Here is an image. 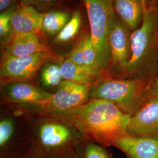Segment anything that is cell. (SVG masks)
Masks as SVG:
<instances>
[{
    "mask_svg": "<svg viewBox=\"0 0 158 158\" xmlns=\"http://www.w3.org/2000/svg\"><path fill=\"white\" fill-rule=\"evenodd\" d=\"M63 113L87 139L102 147L113 146L118 138L127 134L131 119L115 104L101 99H92Z\"/></svg>",
    "mask_w": 158,
    "mask_h": 158,
    "instance_id": "obj_1",
    "label": "cell"
},
{
    "mask_svg": "<svg viewBox=\"0 0 158 158\" xmlns=\"http://www.w3.org/2000/svg\"><path fill=\"white\" fill-rule=\"evenodd\" d=\"M141 25L131 35L127 78L152 81L158 74V1L143 0Z\"/></svg>",
    "mask_w": 158,
    "mask_h": 158,
    "instance_id": "obj_2",
    "label": "cell"
},
{
    "mask_svg": "<svg viewBox=\"0 0 158 158\" xmlns=\"http://www.w3.org/2000/svg\"><path fill=\"white\" fill-rule=\"evenodd\" d=\"M152 81L106 76L92 87L90 97L112 102L131 117L150 94Z\"/></svg>",
    "mask_w": 158,
    "mask_h": 158,
    "instance_id": "obj_3",
    "label": "cell"
},
{
    "mask_svg": "<svg viewBox=\"0 0 158 158\" xmlns=\"http://www.w3.org/2000/svg\"><path fill=\"white\" fill-rule=\"evenodd\" d=\"M83 1L90 24V35L93 44L108 69L110 60L108 35L115 14L113 0Z\"/></svg>",
    "mask_w": 158,
    "mask_h": 158,
    "instance_id": "obj_4",
    "label": "cell"
},
{
    "mask_svg": "<svg viewBox=\"0 0 158 158\" xmlns=\"http://www.w3.org/2000/svg\"><path fill=\"white\" fill-rule=\"evenodd\" d=\"M63 60L61 57L53 51L40 52L27 56L16 57L6 50L1 61V84L15 81L25 82L34 78L38 71L46 63Z\"/></svg>",
    "mask_w": 158,
    "mask_h": 158,
    "instance_id": "obj_5",
    "label": "cell"
},
{
    "mask_svg": "<svg viewBox=\"0 0 158 158\" xmlns=\"http://www.w3.org/2000/svg\"><path fill=\"white\" fill-rule=\"evenodd\" d=\"M132 32L115 12L108 35L110 60L107 73L109 76L127 78Z\"/></svg>",
    "mask_w": 158,
    "mask_h": 158,
    "instance_id": "obj_6",
    "label": "cell"
},
{
    "mask_svg": "<svg viewBox=\"0 0 158 158\" xmlns=\"http://www.w3.org/2000/svg\"><path fill=\"white\" fill-rule=\"evenodd\" d=\"M85 141V136L83 134L73 132L63 124L49 122L40 126L38 138L31 145L41 156L68 148H75Z\"/></svg>",
    "mask_w": 158,
    "mask_h": 158,
    "instance_id": "obj_7",
    "label": "cell"
},
{
    "mask_svg": "<svg viewBox=\"0 0 158 158\" xmlns=\"http://www.w3.org/2000/svg\"><path fill=\"white\" fill-rule=\"evenodd\" d=\"M90 91L89 87L63 80L58 91L42 106L48 111L63 113L69 111L86 103Z\"/></svg>",
    "mask_w": 158,
    "mask_h": 158,
    "instance_id": "obj_8",
    "label": "cell"
},
{
    "mask_svg": "<svg viewBox=\"0 0 158 158\" xmlns=\"http://www.w3.org/2000/svg\"><path fill=\"white\" fill-rule=\"evenodd\" d=\"M127 133L135 136H158V96L150 93L131 117Z\"/></svg>",
    "mask_w": 158,
    "mask_h": 158,
    "instance_id": "obj_9",
    "label": "cell"
},
{
    "mask_svg": "<svg viewBox=\"0 0 158 158\" xmlns=\"http://www.w3.org/2000/svg\"><path fill=\"white\" fill-rule=\"evenodd\" d=\"M128 158H158V136H135L126 134L114 142Z\"/></svg>",
    "mask_w": 158,
    "mask_h": 158,
    "instance_id": "obj_10",
    "label": "cell"
},
{
    "mask_svg": "<svg viewBox=\"0 0 158 158\" xmlns=\"http://www.w3.org/2000/svg\"><path fill=\"white\" fill-rule=\"evenodd\" d=\"M60 72L64 80L84 85L90 88L102 78L108 76L107 72L96 68L77 64L68 58L63 59L60 64Z\"/></svg>",
    "mask_w": 158,
    "mask_h": 158,
    "instance_id": "obj_11",
    "label": "cell"
},
{
    "mask_svg": "<svg viewBox=\"0 0 158 158\" xmlns=\"http://www.w3.org/2000/svg\"><path fill=\"white\" fill-rule=\"evenodd\" d=\"M44 15L32 6H17L12 17V38L18 34L41 32Z\"/></svg>",
    "mask_w": 158,
    "mask_h": 158,
    "instance_id": "obj_12",
    "label": "cell"
},
{
    "mask_svg": "<svg viewBox=\"0 0 158 158\" xmlns=\"http://www.w3.org/2000/svg\"><path fill=\"white\" fill-rule=\"evenodd\" d=\"M66 58L77 64L99 69L107 72V67L93 45L90 34L80 40Z\"/></svg>",
    "mask_w": 158,
    "mask_h": 158,
    "instance_id": "obj_13",
    "label": "cell"
},
{
    "mask_svg": "<svg viewBox=\"0 0 158 158\" xmlns=\"http://www.w3.org/2000/svg\"><path fill=\"white\" fill-rule=\"evenodd\" d=\"M10 83L6 90V96L12 102L42 106L48 102L53 95L25 81Z\"/></svg>",
    "mask_w": 158,
    "mask_h": 158,
    "instance_id": "obj_14",
    "label": "cell"
},
{
    "mask_svg": "<svg viewBox=\"0 0 158 158\" xmlns=\"http://www.w3.org/2000/svg\"><path fill=\"white\" fill-rule=\"evenodd\" d=\"M6 50L16 57L27 56L40 52H52L41 42L38 33L36 32L15 35Z\"/></svg>",
    "mask_w": 158,
    "mask_h": 158,
    "instance_id": "obj_15",
    "label": "cell"
},
{
    "mask_svg": "<svg viewBox=\"0 0 158 158\" xmlns=\"http://www.w3.org/2000/svg\"><path fill=\"white\" fill-rule=\"evenodd\" d=\"M115 14L133 32L141 25L143 18V0H113Z\"/></svg>",
    "mask_w": 158,
    "mask_h": 158,
    "instance_id": "obj_16",
    "label": "cell"
},
{
    "mask_svg": "<svg viewBox=\"0 0 158 158\" xmlns=\"http://www.w3.org/2000/svg\"><path fill=\"white\" fill-rule=\"evenodd\" d=\"M72 14L69 12L57 10L44 14L41 32L49 36H56L70 19Z\"/></svg>",
    "mask_w": 158,
    "mask_h": 158,
    "instance_id": "obj_17",
    "label": "cell"
},
{
    "mask_svg": "<svg viewBox=\"0 0 158 158\" xmlns=\"http://www.w3.org/2000/svg\"><path fill=\"white\" fill-rule=\"evenodd\" d=\"M81 15L79 11L74 12L69 21L60 32L55 36L53 42L64 44L72 40L79 33L81 25Z\"/></svg>",
    "mask_w": 158,
    "mask_h": 158,
    "instance_id": "obj_18",
    "label": "cell"
},
{
    "mask_svg": "<svg viewBox=\"0 0 158 158\" xmlns=\"http://www.w3.org/2000/svg\"><path fill=\"white\" fill-rule=\"evenodd\" d=\"M79 158H111L106 149L92 141H85L75 148Z\"/></svg>",
    "mask_w": 158,
    "mask_h": 158,
    "instance_id": "obj_19",
    "label": "cell"
},
{
    "mask_svg": "<svg viewBox=\"0 0 158 158\" xmlns=\"http://www.w3.org/2000/svg\"><path fill=\"white\" fill-rule=\"evenodd\" d=\"M63 77L60 66L53 62L46 63L42 68L41 80L43 83L49 87L60 85Z\"/></svg>",
    "mask_w": 158,
    "mask_h": 158,
    "instance_id": "obj_20",
    "label": "cell"
},
{
    "mask_svg": "<svg viewBox=\"0 0 158 158\" xmlns=\"http://www.w3.org/2000/svg\"><path fill=\"white\" fill-rule=\"evenodd\" d=\"M17 6H12L0 14V38L2 44H9L12 38V28L11 19L12 15L17 8Z\"/></svg>",
    "mask_w": 158,
    "mask_h": 158,
    "instance_id": "obj_21",
    "label": "cell"
},
{
    "mask_svg": "<svg viewBox=\"0 0 158 158\" xmlns=\"http://www.w3.org/2000/svg\"><path fill=\"white\" fill-rule=\"evenodd\" d=\"M14 127V123L11 119H4L0 122V148L2 158L6 155L11 142Z\"/></svg>",
    "mask_w": 158,
    "mask_h": 158,
    "instance_id": "obj_22",
    "label": "cell"
},
{
    "mask_svg": "<svg viewBox=\"0 0 158 158\" xmlns=\"http://www.w3.org/2000/svg\"><path fill=\"white\" fill-rule=\"evenodd\" d=\"M40 158H79L75 148H71L46 153Z\"/></svg>",
    "mask_w": 158,
    "mask_h": 158,
    "instance_id": "obj_23",
    "label": "cell"
},
{
    "mask_svg": "<svg viewBox=\"0 0 158 158\" xmlns=\"http://www.w3.org/2000/svg\"><path fill=\"white\" fill-rule=\"evenodd\" d=\"M58 0H21L22 5L32 6L38 7H45L53 6L57 2Z\"/></svg>",
    "mask_w": 158,
    "mask_h": 158,
    "instance_id": "obj_24",
    "label": "cell"
},
{
    "mask_svg": "<svg viewBox=\"0 0 158 158\" xmlns=\"http://www.w3.org/2000/svg\"><path fill=\"white\" fill-rule=\"evenodd\" d=\"M40 155L37 152L35 148L31 145H29L27 151L23 154V156L19 158H40Z\"/></svg>",
    "mask_w": 158,
    "mask_h": 158,
    "instance_id": "obj_25",
    "label": "cell"
},
{
    "mask_svg": "<svg viewBox=\"0 0 158 158\" xmlns=\"http://www.w3.org/2000/svg\"><path fill=\"white\" fill-rule=\"evenodd\" d=\"M17 0H0V11H4L11 6H15Z\"/></svg>",
    "mask_w": 158,
    "mask_h": 158,
    "instance_id": "obj_26",
    "label": "cell"
},
{
    "mask_svg": "<svg viewBox=\"0 0 158 158\" xmlns=\"http://www.w3.org/2000/svg\"><path fill=\"white\" fill-rule=\"evenodd\" d=\"M150 93L158 96V79H154L151 83Z\"/></svg>",
    "mask_w": 158,
    "mask_h": 158,
    "instance_id": "obj_27",
    "label": "cell"
},
{
    "mask_svg": "<svg viewBox=\"0 0 158 158\" xmlns=\"http://www.w3.org/2000/svg\"><path fill=\"white\" fill-rule=\"evenodd\" d=\"M147 1H157V0H147Z\"/></svg>",
    "mask_w": 158,
    "mask_h": 158,
    "instance_id": "obj_28",
    "label": "cell"
},
{
    "mask_svg": "<svg viewBox=\"0 0 158 158\" xmlns=\"http://www.w3.org/2000/svg\"><path fill=\"white\" fill-rule=\"evenodd\" d=\"M156 78H157V79H158V76H157V77H156ZM156 78H155V79H156Z\"/></svg>",
    "mask_w": 158,
    "mask_h": 158,
    "instance_id": "obj_29",
    "label": "cell"
},
{
    "mask_svg": "<svg viewBox=\"0 0 158 158\" xmlns=\"http://www.w3.org/2000/svg\"><path fill=\"white\" fill-rule=\"evenodd\" d=\"M157 1H158V0H157Z\"/></svg>",
    "mask_w": 158,
    "mask_h": 158,
    "instance_id": "obj_30",
    "label": "cell"
}]
</instances>
